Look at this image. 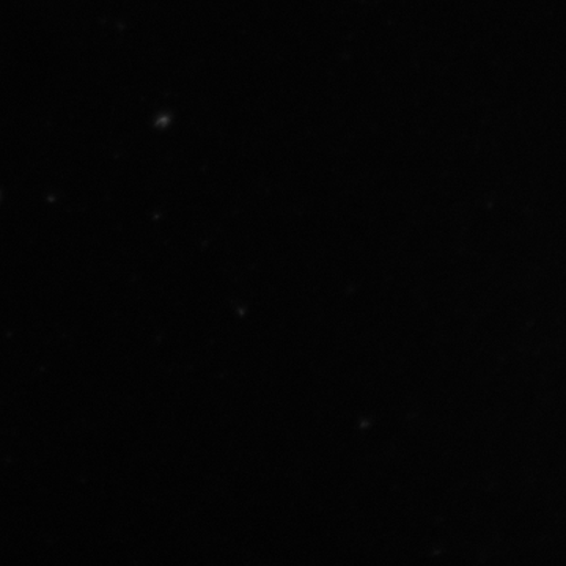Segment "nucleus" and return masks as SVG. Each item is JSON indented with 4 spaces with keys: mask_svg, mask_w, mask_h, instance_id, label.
Masks as SVG:
<instances>
[]
</instances>
